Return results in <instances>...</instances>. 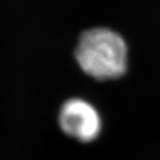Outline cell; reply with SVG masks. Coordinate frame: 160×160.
Masks as SVG:
<instances>
[{"mask_svg":"<svg viewBox=\"0 0 160 160\" xmlns=\"http://www.w3.org/2000/svg\"><path fill=\"white\" fill-rule=\"evenodd\" d=\"M75 57L81 69L96 80L118 79L127 69V45L123 36L106 27L81 33Z\"/></svg>","mask_w":160,"mask_h":160,"instance_id":"1","label":"cell"},{"mask_svg":"<svg viewBox=\"0 0 160 160\" xmlns=\"http://www.w3.org/2000/svg\"><path fill=\"white\" fill-rule=\"evenodd\" d=\"M59 126L66 134L80 142H88L99 137L101 118L91 103L81 98H71L59 112Z\"/></svg>","mask_w":160,"mask_h":160,"instance_id":"2","label":"cell"}]
</instances>
